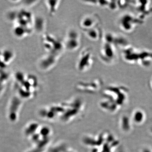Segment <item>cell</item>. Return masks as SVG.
<instances>
[{
	"label": "cell",
	"mask_w": 152,
	"mask_h": 152,
	"mask_svg": "<svg viewBox=\"0 0 152 152\" xmlns=\"http://www.w3.org/2000/svg\"><path fill=\"white\" fill-rule=\"evenodd\" d=\"M145 20L137 14L127 12L120 16L118 20V27L123 32L131 34L142 24Z\"/></svg>",
	"instance_id": "cell-1"
},
{
	"label": "cell",
	"mask_w": 152,
	"mask_h": 152,
	"mask_svg": "<svg viewBox=\"0 0 152 152\" xmlns=\"http://www.w3.org/2000/svg\"><path fill=\"white\" fill-rule=\"evenodd\" d=\"M118 49L113 44L103 42L99 52L100 58L106 64H113L118 60Z\"/></svg>",
	"instance_id": "cell-2"
},
{
	"label": "cell",
	"mask_w": 152,
	"mask_h": 152,
	"mask_svg": "<svg viewBox=\"0 0 152 152\" xmlns=\"http://www.w3.org/2000/svg\"><path fill=\"white\" fill-rule=\"evenodd\" d=\"M42 45L47 53L58 56H61L66 50L64 43L48 34L43 36Z\"/></svg>",
	"instance_id": "cell-3"
},
{
	"label": "cell",
	"mask_w": 152,
	"mask_h": 152,
	"mask_svg": "<svg viewBox=\"0 0 152 152\" xmlns=\"http://www.w3.org/2000/svg\"><path fill=\"white\" fill-rule=\"evenodd\" d=\"M94 63L92 51L90 48H86L81 52L77 64V68L79 72H84L89 70Z\"/></svg>",
	"instance_id": "cell-4"
},
{
	"label": "cell",
	"mask_w": 152,
	"mask_h": 152,
	"mask_svg": "<svg viewBox=\"0 0 152 152\" xmlns=\"http://www.w3.org/2000/svg\"><path fill=\"white\" fill-rule=\"evenodd\" d=\"M141 49L127 45L121 49V55L123 60L131 64H137Z\"/></svg>",
	"instance_id": "cell-5"
},
{
	"label": "cell",
	"mask_w": 152,
	"mask_h": 152,
	"mask_svg": "<svg viewBox=\"0 0 152 152\" xmlns=\"http://www.w3.org/2000/svg\"><path fill=\"white\" fill-rule=\"evenodd\" d=\"M64 45L66 50L69 51H75L79 49L81 45L80 34L79 32L75 29L69 30Z\"/></svg>",
	"instance_id": "cell-6"
},
{
	"label": "cell",
	"mask_w": 152,
	"mask_h": 152,
	"mask_svg": "<svg viewBox=\"0 0 152 152\" xmlns=\"http://www.w3.org/2000/svg\"><path fill=\"white\" fill-rule=\"evenodd\" d=\"M61 56L48 53L38 61V69L42 72H48L54 67Z\"/></svg>",
	"instance_id": "cell-7"
},
{
	"label": "cell",
	"mask_w": 152,
	"mask_h": 152,
	"mask_svg": "<svg viewBox=\"0 0 152 152\" xmlns=\"http://www.w3.org/2000/svg\"><path fill=\"white\" fill-rule=\"evenodd\" d=\"M102 40L113 44L121 50L129 45L127 40L125 37L117 33L107 32L104 34Z\"/></svg>",
	"instance_id": "cell-8"
},
{
	"label": "cell",
	"mask_w": 152,
	"mask_h": 152,
	"mask_svg": "<svg viewBox=\"0 0 152 152\" xmlns=\"http://www.w3.org/2000/svg\"><path fill=\"white\" fill-rule=\"evenodd\" d=\"M100 18L98 15L90 14L86 15L81 19L79 26L84 31L100 26Z\"/></svg>",
	"instance_id": "cell-9"
},
{
	"label": "cell",
	"mask_w": 152,
	"mask_h": 152,
	"mask_svg": "<svg viewBox=\"0 0 152 152\" xmlns=\"http://www.w3.org/2000/svg\"><path fill=\"white\" fill-rule=\"evenodd\" d=\"M102 84V81L100 79H95L91 81L81 82L77 85L79 89L83 91H92L99 89Z\"/></svg>",
	"instance_id": "cell-10"
},
{
	"label": "cell",
	"mask_w": 152,
	"mask_h": 152,
	"mask_svg": "<svg viewBox=\"0 0 152 152\" xmlns=\"http://www.w3.org/2000/svg\"><path fill=\"white\" fill-rule=\"evenodd\" d=\"M85 34L91 40L97 42L102 39L104 33L100 26L84 31Z\"/></svg>",
	"instance_id": "cell-11"
},
{
	"label": "cell",
	"mask_w": 152,
	"mask_h": 152,
	"mask_svg": "<svg viewBox=\"0 0 152 152\" xmlns=\"http://www.w3.org/2000/svg\"><path fill=\"white\" fill-rule=\"evenodd\" d=\"M61 1L59 0H48L45 1L49 15L50 16L54 15L59 7Z\"/></svg>",
	"instance_id": "cell-12"
},
{
	"label": "cell",
	"mask_w": 152,
	"mask_h": 152,
	"mask_svg": "<svg viewBox=\"0 0 152 152\" xmlns=\"http://www.w3.org/2000/svg\"><path fill=\"white\" fill-rule=\"evenodd\" d=\"M19 100L16 98H14L12 101L10 107V113H9V118L12 121H14L16 119L15 111L18 110L19 105Z\"/></svg>",
	"instance_id": "cell-13"
},
{
	"label": "cell",
	"mask_w": 152,
	"mask_h": 152,
	"mask_svg": "<svg viewBox=\"0 0 152 152\" xmlns=\"http://www.w3.org/2000/svg\"><path fill=\"white\" fill-rule=\"evenodd\" d=\"M45 21L42 18H37L34 20V26L33 28L34 30H36L37 31L41 32L45 28Z\"/></svg>",
	"instance_id": "cell-14"
},
{
	"label": "cell",
	"mask_w": 152,
	"mask_h": 152,
	"mask_svg": "<svg viewBox=\"0 0 152 152\" xmlns=\"http://www.w3.org/2000/svg\"><path fill=\"white\" fill-rule=\"evenodd\" d=\"M26 77H27L22 72H18L16 75V78L17 81L21 83V84L26 80Z\"/></svg>",
	"instance_id": "cell-15"
},
{
	"label": "cell",
	"mask_w": 152,
	"mask_h": 152,
	"mask_svg": "<svg viewBox=\"0 0 152 152\" xmlns=\"http://www.w3.org/2000/svg\"><path fill=\"white\" fill-rule=\"evenodd\" d=\"M118 4L120 8H125L129 5H130V1H118Z\"/></svg>",
	"instance_id": "cell-16"
},
{
	"label": "cell",
	"mask_w": 152,
	"mask_h": 152,
	"mask_svg": "<svg viewBox=\"0 0 152 152\" xmlns=\"http://www.w3.org/2000/svg\"><path fill=\"white\" fill-rule=\"evenodd\" d=\"M150 85H151V86L152 88V77L151 78V80H150Z\"/></svg>",
	"instance_id": "cell-17"
}]
</instances>
